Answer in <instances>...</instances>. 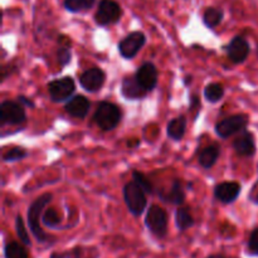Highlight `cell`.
I'll list each match as a JSON object with an SVG mask.
<instances>
[{"instance_id": "obj_1", "label": "cell", "mask_w": 258, "mask_h": 258, "mask_svg": "<svg viewBox=\"0 0 258 258\" xmlns=\"http://www.w3.org/2000/svg\"><path fill=\"white\" fill-rule=\"evenodd\" d=\"M50 201H52V194H42L30 204L29 209H28V224H29L30 232L40 243H44L48 241V236L40 227V217L43 216L44 208L50 203Z\"/></svg>"}, {"instance_id": "obj_2", "label": "cell", "mask_w": 258, "mask_h": 258, "mask_svg": "<svg viewBox=\"0 0 258 258\" xmlns=\"http://www.w3.org/2000/svg\"><path fill=\"white\" fill-rule=\"evenodd\" d=\"M146 191L136 183L135 180L130 181L123 186V199L127 206L128 211L135 217L141 216L148 206V199L145 196Z\"/></svg>"}, {"instance_id": "obj_3", "label": "cell", "mask_w": 258, "mask_h": 258, "mask_svg": "<svg viewBox=\"0 0 258 258\" xmlns=\"http://www.w3.org/2000/svg\"><path fill=\"white\" fill-rule=\"evenodd\" d=\"M93 118L101 130L111 131L120 123L121 111L113 103L101 102L96 110Z\"/></svg>"}, {"instance_id": "obj_4", "label": "cell", "mask_w": 258, "mask_h": 258, "mask_svg": "<svg viewBox=\"0 0 258 258\" xmlns=\"http://www.w3.org/2000/svg\"><path fill=\"white\" fill-rule=\"evenodd\" d=\"M145 224L151 233L163 238L168 232V214L161 207L151 206L146 213Z\"/></svg>"}, {"instance_id": "obj_5", "label": "cell", "mask_w": 258, "mask_h": 258, "mask_svg": "<svg viewBox=\"0 0 258 258\" xmlns=\"http://www.w3.org/2000/svg\"><path fill=\"white\" fill-rule=\"evenodd\" d=\"M121 13V7L115 0H101L95 14V20L101 27H107L120 20Z\"/></svg>"}, {"instance_id": "obj_6", "label": "cell", "mask_w": 258, "mask_h": 258, "mask_svg": "<svg viewBox=\"0 0 258 258\" xmlns=\"http://www.w3.org/2000/svg\"><path fill=\"white\" fill-rule=\"evenodd\" d=\"M247 125H248V116L239 113L219 121L216 125V133L221 139H228L234 134L246 130Z\"/></svg>"}, {"instance_id": "obj_7", "label": "cell", "mask_w": 258, "mask_h": 258, "mask_svg": "<svg viewBox=\"0 0 258 258\" xmlns=\"http://www.w3.org/2000/svg\"><path fill=\"white\" fill-rule=\"evenodd\" d=\"M27 118L24 106L18 101H4L0 105V123L5 125H20Z\"/></svg>"}, {"instance_id": "obj_8", "label": "cell", "mask_w": 258, "mask_h": 258, "mask_svg": "<svg viewBox=\"0 0 258 258\" xmlns=\"http://www.w3.org/2000/svg\"><path fill=\"white\" fill-rule=\"evenodd\" d=\"M75 81L68 76L48 83V93H49L50 100L54 102H63V101L70 100L71 96L75 92Z\"/></svg>"}, {"instance_id": "obj_9", "label": "cell", "mask_w": 258, "mask_h": 258, "mask_svg": "<svg viewBox=\"0 0 258 258\" xmlns=\"http://www.w3.org/2000/svg\"><path fill=\"white\" fill-rule=\"evenodd\" d=\"M145 42L146 38L144 33L133 32L118 43V52L123 58L131 59L140 52L141 48L145 45Z\"/></svg>"}, {"instance_id": "obj_10", "label": "cell", "mask_w": 258, "mask_h": 258, "mask_svg": "<svg viewBox=\"0 0 258 258\" xmlns=\"http://www.w3.org/2000/svg\"><path fill=\"white\" fill-rule=\"evenodd\" d=\"M106 75L101 68L93 67L85 71L80 77V85L87 92H96L103 86Z\"/></svg>"}, {"instance_id": "obj_11", "label": "cell", "mask_w": 258, "mask_h": 258, "mask_svg": "<svg viewBox=\"0 0 258 258\" xmlns=\"http://www.w3.org/2000/svg\"><path fill=\"white\" fill-rule=\"evenodd\" d=\"M226 50L227 54H228L229 60L236 63V64H238V63L244 62V60L247 59L251 48H249V43L247 42L243 37L237 35V37H234L233 39L229 42Z\"/></svg>"}, {"instance_id": "obj_12", "label": "cell", "mask_w": 258, "mask_h": 258, "mask_svg": "<svg viewBox=\"0 0 258 258\" xmlns=\"http://www.w3.org/2000/svg\"><path fill=\"white\" fill-rule=\"evenodd\" d=\"M136 80L146 91H153L158 85V70L151 62H145L139 67L135 75Z\"/></svg>"}, {"instance_id": "obj_13", "label": "cell", "mask_w": 258, "mask_h": 258, "mask_svg": "<svg viewBox=\"0 0 258 258\" xmlns=\"http://www.w3.org/2000/svg\"><path fill=\"white\" fill-rule=\"evenodd\" d=\"M241 193V185L237 181H224L214 188V197L224 204L233 203Z\"/></svg>"}, {"instance_id": "obj_14", "label": "cell", "mask_w": 258, "mask_h": 258, "mask_svg": "<svg viewBox=\"0 0 258 258\" xmlns=\"http://www.w3.org/2000/svg\"><path fill=\"white\" fill-rule=\"evenodd\" d=\"M233 149L239 156H244V158L253 156L256 153V143H254L253 135L246 130L242 131L241 135L237 136L236 140L233 141Z\"/></svg>"}, {"instance_id": "obj_15", "label": "cell", "mask_w": 258, "mask_h": 258, "mask_svg": "<svg viewBox=\"0 0 258 258\" xmlns=\"http://www.w3.org/2000/svg\"><path fill=\"white\" fill-rule=\"evenodd\" d=\"M91 108V103L88 101V98H86L85 96L77 95L75 97L70 98L68 102L66 103L64 110L67 111V113H70L72 117L77 118H83L87 116L88 111Z\"/></svg>"}, {"instance_id": "obj_16", "label": "cell", "mask_w": 258, "mask_h": 258, "mask_svg": "<svg viewBox=\"0 0 258 258\" xmlns=\"http://www.w3.org/2000/svg\"><path fill=\"white\" fill-rule=\"evenodd\" d=\"M121 92L127 100H140L145 97L148 91L140 85L136 77H126L121 83Z\"/></svg>"}, {"instance_id": "obj_17", "label": "cell", "mask_w": 258, "mask_h": 258, "mask_svg": "<svg viewBox=\"0 0 258 258\" xmlns=\"http://www.w3.org/2000/svg\"><path fill=\"white\" fill-rule=\"evenodd\" d=\"M219 155H221V149L217 144H212V145L207 146L201 154H199V164L202 168L211 169L214 164L218 160Z\"/></svg>"}, {"instance_id": "obj_18", "label": "cell", "mask_w": 258, "mask_h": 258, "mask_svg": "<svg viewBox=\"0 0 258 258\" xmlns=\"http://www.w3.org/2000/svg\"><path fill=\"white\" fill-rule=\"evenodd\" d=\"M164 201L174 204V206H181L185 201V190H184L183 183L179 179L173 181L171 188L166 194H164Z\"/></svg>"}, {"instance_id": "obj_19", "label": "cell", "mask_w": 258, "mask_h": 258, "mask_svg": "<svg viewBox=\"0 0 258 258\" xmlns=\"http://www.w3.org/2000/svg\"><path fill=\"white\" fill-rule=\"evenodd\" d=\"M186 130V118L184 116H179V117L174 118L168 123L166 127V133L168 136L173 140L179 141L184 138Z\"/></svg>"}, {"instance_id": "obj_20", "label": "cell", "mask_w": 258, "mask_h": 258, "mask_svg": "<svg viewBox=\"0 0 258 258\" xmlns=\"http://www.w3.org/2000/svg\"><path fill=\"white\" fill-rule=\"evenodd\" d=\"M175 223L179 231H186V229H189L190 227L194 226L193 216H191L188 208L181 207V208H179L178 211H176Z\"/></svg>"}, {"instance_id": "obj_21", "label": "cell", "mask_w": 258, "mask_h": 258, "mask_svg": "<svg viewBox=\"0 0 258 258\" xmlns=\"http://www.w3.org/2000/svg\"><path fill=\"white\" fill-rule=\"evenodd\" d=\"M223 15L224 13L222 9H218V8H208L203 14V22L207 27L213 29V28H216L222 22Z\"/></svg>"}, {"instance_id": "obj_22", "label": "cell", "mask_w": 258, "mask_h": 258, "mask_svg": "<svg viewBox=\"0 0 258 258\" xmlns=\"http://www.w3.org/2000/svg\"><path fill=\"white\" fill-rule=\"evenodd\" d=\"M224 96V87L221 83H209L206 88H204V97L207 101L214 103L222 100Z\"/></svg>"}, {"instance_id": "obj_23", "label": "cell", "mask_w": 258, "mask_h": 258, "mask_svg": "<svg viewBox=\"0 0 258 258\" xmlns=\"http://www.w3.org/2000/svg\"><path fill=\"white\" fill-rule=\"evenodd\" d=\"M96 0H64L63 5L71 13H80L90 10L95 5Z\"/></svg>"}, {"instance_id": "obj_24", "label": "cell", "mask_w": 258, "mask_h": 258, "mask_svg": "<svg viewBox=\"0 0 258 258\" xmlns=\"http://www.w3.org/2000/svg\"><path fill=\"white\" fill-rule=\"evenodd\" d=\"M5 258H29L28 252L24 247L18 242H10L5 244L4 248Z\"/></svg>"}, {"instance_id": "obj_25", "label": "cell", "mask_w": 258, "mask_h": 258, "mask_svg": "<svg viewBox=\"0 0 258 258\" xmlns=\"http://www.w3.org/2000/svg\"><path fill=\"white\" fill-rule=\"evenodd\" d=\"M42 222L45 227H48V228H57L60 223V217L55 209H45V211L43 212Z\"/></svg>"}, {"instance_id": "obj_26", "label": "cell", "mask_w": 258, "mask_h": 258, "mask_svg": "<svg viewBox=\"0 0 258 258\" xmlns=\"http://www.w3.org/2000/svg\"><path fill=\"white\" fill-rule=\"evenodd\" d=\"M15 231H17V234L18 237H19L20 242H22L23 244H25V246H30L29 236H28V232L27 229H25L24 221H23V218L20 216H18L17 219H15Z\"/></svg>"}, {"instance_id": "obj_27", "label": "cell", "mask_w": 258, "mask_h": 258, "mask_svg": "<svg viewBox=\"0 0 258 258\" xmlns=\"http://www.w3.org/2000/svg\"><path fill=\"white\" fill-rule=\"evenodd\" d=\"M28 153L22 148H14L12 150L7 151V153L3 155V160L7 161V163H12V161H19L23 160L24 158H27Z\"/></svg>"}, {"instance_id": "obj_28", "label": "cell", "mask_w": 258, "mask_h": 258, "mask_svg": "<svg viewBox=\"0 0 258 258\" xmlns=\"http://www.w3.org/2000/svg\"><path fill=\"white\" fill-rule=\"evenodd\" d=\"M133 179L146 191V193L151 194L154 191V186L153 184H151V181L149 180L143 173H140V171H133Z\"/></svg>"}, {"instance_id": "obj_29", "label": "cell", "mask_w": 258, "mask_h": 258, "mask_svg": "<svg viewBox=\"0 0 258 258\" xmlns=\"http://www.w3.org/2000/svg\"><path fill=\"white\" fill-rule=\"evenodd\" d=\"M71 57H72V54H71V50L67 45H60V47L58 48L57 58H58V62L60 63L62 67H64V66H67L68 63L71 62V59H72Z\"/></svg>"}, {"instance_id": "obj_30", "label": "cell", "mask_w": 258, "mask_h": 258, "mask_svg": "<svg viewBox=\"0 0 258 258\" xmlns=\"http://www.w3.org/2000/svg\"><path fill=\"white\" fill-rule=\"evenodd\" d=\"M248 249L252 254L258 256V228L252 232L251 237L248 241Z\"/></svg>"}, {"instance_id": "obj_31", "label": "cell", "mask_w": 258, "mask_h": 258, "mask_svg": "<svg viewBox=\"0 0 258 258\" xmlns=\"http://www.w3.org/2000/svg\"><path fill=\"white\" fill-rule=\"evenodd\" d=\"M18 101H19L22 105L28 106V107H34V102L30 100H28V98L24 97V96H19V97H18Z\"/></svg>"}, {"instance_id": "obj_32", "label": "cell", "mask_w": 258, "mask_h": 258, "mask_svg": "<svg viewBox=\"0 0 258 258\" xmlns=\"http://www.w3.org/2000/svg\"><path fill=\"white\" fill-rule=\"evenodd\" d=\"M198 103H199L198 97H197V96H193V97H191V100H190V110H193V108L196 107Z\"/></svg>"}, {"instance_id": "obj_33", "label": "cell", "mask_w": 258, "mask_h": 258, "mask_svg": "<svg viewBox=\"0 0 258 258\" xmlns=\"http://www.w3.org/2000/svg\"><path fill=\"white\" fill-rule=\"evenodd\" d=\"M207 258H224V257L221 256V254H212V256H209Z\"/></svg>"}, {"instance_id": "obj_34", "label": "cell", "mask_w": 258, "mask_h": 258, "mask_svg": "<svg viewBox=\"0 0 258 258\" xmlns=\"http://www.w3.org/2000/svg\"><path fill=\"white\" fill-rule=\"evenodd\" d=\"M253 202H254V203H256V204H258V194H257V196H256V197H254Z\"/></svg>"}, {"instance_id": "obj_35", "label": "cell", "mask_w": 258, "mask_h": 258, "mask_svg": "<svg viewBox=\"0 0 258 258\" xmlns=\"http://www.w3.org/2000/svg\"><path fill=\"white\" fill-rule=\"evenodd\" d=\"M257 54H258V47H257Z\"/></svg>"}]
</instances>
